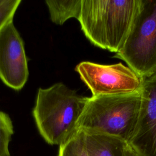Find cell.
Instances as JSON below:
<instances>
[{
  "instance_id": "6da1fadb",
  "label": "cell",
  "mask_w": 156,
  "mask_h": 156,
  "mask_svg": "<svg viewBox=\"0 0 156 156\" xmlns=\"http://www.w3.org/2000/svg\"><path fill=\"white\" fill-rule=\"evenodd\" d=\"M88 99L61 82L38 89L33 116L48 144L60 145L78 129Z\"/></svg>"
},
{
  "instance_id": "7a4b0ae2",
  "label": "cell",
  "mask_w": 156,
  "mask_h": 156,
  "mask_svg": "<svg viewBox=\"0 0 156 156\" xmlns=\"http://www.w3.org/2000/svg\"><path fill=\"white\" fill-rule=\"evenodd\" d=\"M140 0H82L78 21L94 46L118 52L122 47Z\"/></svg>"
},
{
  "instance_id": "3957f363",
  "label": "cell",
  "mask_w": 156,
  "mask_h": 156,
  "mask_svg": "<svg viewBox=\"0 0 156 156\" xmlns=\"http://www.w3.org/2000/svg\"><path fill=\"white\" fill-rule=\"evenodd\" d=\"M141 101V91L88 98L78 129L116 136L128 143L137 124Z\"/></svg>"
},
{
  "instance_id": "277c9868",
  "label": "cell",
  "mask_w": 156,
  "mask_h": 156,
  "mask_svg": "<svg viewBox=\"0 0 156 156\" xmlns=\"http://www.w3.org/2000/svg\"><path fill=\"white\" fill-rule=\"evenodd\" d=\"M114 57L144 79L156 73V0H140L123 46Z\"/></svg>"
},
{
  "instance_id": "5b68a950",
  "label": "cell",
  "mask_w": 156,
  "mask_h": 156,
  "mask_svg": "<svg viewBox=\"0 0 156 156\" xmlns=\"http://www.w3.org/2000/svg\"><path fill=\"white\" fill-rule=\"evenodd\" d=\"M92 96L119 95L141 91L144 79L121 63L101 65L82 62L76 67Z\"/></svg>"
},
{
  "instance_id": "8992f818",
  "label": "cell",
  "mask_w": 156,
  "mask_h": 156,
  "mask_svg": "<svg viewBox=\"0 0 156 156\" xmlns=\"http://www.w3.org/2000/svg\"><path fill=\"white\" fill-rule=\"evenodd\" d=\"M28 76L24 42L12 21L0 32V79L9 87L20 90Z\"/></svg>"
},
{
  "instance_id": "52a82bcc",
  "label": "cell",
  "mask_w": 156,
  "mask_h": 156,
  "mask_svg": "<svg viewBox=\"0 0 156 156\" xmlns=\"http://www.w3.org/2000/svg\"><path fill=\"white\" fill-rule=\"evenodd\" d=\"M137 124L128 144L139 156H156V73L145 78Z\"/></svg>"
},
{
  "instance_id": "ba28073f",
  "label": "cell",
  "mask_w": 156,
  "mask_h": 156,
  "mask_svg": "<svg viewBox=\"0 0 156 156\" xmlns=\"http://www.w3.org/2000/svg\"><path fill=\"white\" fill-rule=\"evenodd\" d=\"M82 129L89 156H124L127 144L126 141L107 133Z\"/></svg>"
},
{
  "instance_id": "9c48e42d",
  "label": "cell",
  "mask_w": 156,
  "mask_h": 156,
  "mask_svg": "<svg viewBox=\"0 0 156 156\" xmlns=\"http://www.w3.org/2000/svg\"><path fill=\"white\" fill-rule=\"evenodd\" d=\"M48 7L51 21L58 25H62L70 18H79L82 0L57 1L47 0Z\"/></svg>"
},
{
  "instance_id": "30bf717a",
  "label": "cell",
  "mask_w": 156,
  "mask_h": 156,
  "mask_svg": "<svg viewBox=\"0 0 156 156\" xmlns=\"http://www.w3.org/2000/svg\"><path fill=\"white\" fill-rule=\"evenodd\" d=\"M58 156H89L82 129H78L67 140L59 145Z\"/></svg>"
},
{
  "instance_id": "8fae6325",
  "label": "cell",
  "mask_w": 156,
  "mask_h": 156,
  "mask_svg": "<svg viewBox=\"0 0 156 156\" xmlns=\"http://www.w3.org/2000/svg\"><path fill=\"white\" fill-rule=\"evenodd\" d=\"M21 0H0V32L9 23L18 8Z\"/></svg>"
},
{
  "instance_id": "7c38bea8",
  "label": "cell",
  "mask_w": 156,
  "mask_h": 156,
  "mask_svg": "<svg viewBox=\"0 0 156 156\" xmlns=\"http://www.w3.org/2000/svg\"><path fill=\"white\" fill-rule=\"evenodd\" d=\"M13 130L0 129V156H10L9 144Z\"/></svg>"
},
{
  "instance_id": "4fadbf2b",
  "label": "cell",
  "mask_w": 156,
  "mask_h": 156,
  "mask_svg": "<svg viewBox=\"0 0 156 156\" xmlns=\"http://www.w3.org/2000/svg\"><path fill=\"white\" fill-rule=\"evenodd\" d=\"M0 129L13 130L10 118L7 113L1 111H0Z\"/></svg>"
},
{
  "instance_id": "5bb4252c",
  "label": "cell",
  "mask_w": 156,
  "mask_h": 156,
  "mask_svg": "<svg viewBox=\"0 0 156 156\" xmlns=\"http://www.w3.org/2000/svg\"><path fill=\"white\" fill-rule=\"evenodd\" d=\"M124 156H139V155L127 143V144L126 145L124 149Z\"/></svg>"
}]
</instances>
